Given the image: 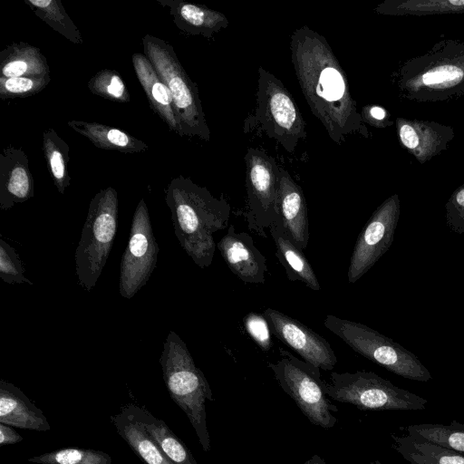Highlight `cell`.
<instances>
[{
	"label": "cell",
	"instance_id": "cell-11",
	"mask_svg": "<svg viewBox=\"0 0 464 464\" xmlns=\"http://www.w3.org/2000/svg\"><path fill=\"white\" fill-rule=\"evenodd\" d=\"M248 228L266 237L271 226L279 222L280 166L265 151L248 148L245 156Z\"/></svg>",
	"mask_w": 464,
	"mask_h": 464
},
{
	"label": "cell",
	"instance_id": "cell-39",
	"mask_svg": "<svg viewBox=\"0 0 464 464\" xmlns=\"http://www.w3.org/2000/svg\"><path fill=\"white\" fill-rule=\"evenodd\" d=\"M23 437L11 426L0 422V446L21 442Z\"/></svg>",
	"mask_w": 464,
	"mask_h": 464
},
{
	"label": "cell",
	"instance_id": "cell-20",
	"mask_svg": "<svg viewBox=\"0 0 464 464\" xmlns=\"http://www.w3.org/2000/svg\"><path fill=\"white\" fill-rule=\"evenodd\" d=\"M157 2L169 9L175 25L187 34L210 38L227 28L229 24L224 14L204 5L182 0H157Z\"/></svg>",
	"mask_w": 464,
	"mask_h": 464
},
{
	"label": "cell",
	"instance_id": "cell-5",
	"mask_svg": "<svg viewBox=\"0 0 464 464\" xmlns=\"http://www.w3.org/2000/svg\"><path fill=\"white\" fill-rule=\"evenodd\" d=\"M142 45L145 55L171 93L180 136L208 141L210 130L198 86L187 74L172 45L150 34L142 37Z\"/></svg>",
	"mask_w": 464,
	"mask_h": 464
},
{
	"label": "cell",
	"instance_id": "cell-16",
	"mask_svg": "<svg viewBox=\"0 0 464 464\" xmlns=\"http://www.w3.org/2000/svg\"><path fill=\"white\" fill-rule=\"evenodd\" d=\"M217 246L227 266L240 280L248 284L265 283L266 259L255 246L249 234L237 232L230 225Z\"/></svg>",
	"mask_w": 464,
	"mask_h": 464
},
{
	"label": "cell",
	"instance_id": "cell-28",
	"mask_svg": "<svg viewBox=\"0 0 464 464\" xmlns=\"http://www.w3.org/2000/svg\"><path fill=\"white\" fill-rule=\"evenodd\" d=\"M385 15L425 16L464 14V0H385L374 7Z\"/></svg>",
	"mask_w": 464,
	"mask_h": 464
},
{
	"label": "cell",
	"instance_id": "cell-35",
	"mask_svg": "<svg viewBox=\"0 0 464 464\" xmlns=\"http://www.w3.org/2000/svg\"><path fill=\"white\" fill-rule=\"evenodd\" d=\"M19 255L3 238H0V278L7 284L34 283L25 277Z\"/></svg>",
	"mask_w": 464,
	"mask_h": 464
},
{
	"label": "cell",
	"instance_id": "cell-14",
	"mask_svg": "<svg viewBox=\"0 0 464 464\" xmlns=\"http://www.w3.org/2000/svg\"><path fill=\"white\" fill-rule=\"evenodd\" d=\"M264 316L268 322L271 333L298 353L305 362L324 371L334 369L337 357L324 337L276 309L266 308Z\"/></svg>",
	"mask_w": 464,
	"mask_h": 464
},
{
	"label": "cell",
	"instance_id": "cell-12",
	"mask_svg": "<svg viewBox=\"0 0 464 464\" xmlns=\"http://www.w3.org/2000/svg\"><path fill=\"white\" fill-rule=\"evenodd\" d=\"M160 248L144 198L138 203L130 225L128 245L120 266V295L132 298L144 286L154 271Z\"/></svg>",
	"mask_w": 464,
	"mask_h": 464
},
{
	"label": "cell",
	"instance_id": "cell-19",
	"mask_svg": "<svg viewBox=\"0 0 464 464\" xmlns=\"http://www.w3.org/2000/svg\"><path fill=\"white\" fill-rule=\"evenodd\" d=\"M132 65L150 108L167 124L169 130L180 136V129L173 107L171 93L145 54L135 53Z\"/></svg>",
	"mask_w": 464,
	"mask_h": 464
},
{
	"label": "cell",
	"instance_id": "cell-38",
	"mask_svg": "<svg viewBox=\"0 0 464 464\" xmlns=\"http://www.w3.org/2000/svg\"><path fill=\"white\" fill-rule=\"evenodd\" d=\"M362 117L365 123L375 128H386L392 126L394 122L390 119L389 112L379 105H368L363 107Z\"/></svg>",
	"mask_w": 464,
	"mask_h": 464
},
{
	"label": "cell",
	"instance_id": "cell-27",
	"mask_svg": "<svg viewBox=\"0 0 464 464\" xmlns=\"http://www.w3.org/2000/svg\"><path fill=\"white\" fill-rule=\"evenodd\" d=\"M67 125L99 149L123 153L143 152L149 149L147 143L126 131L102 123L72 120Z\"/></svg>",
	"mask_w": 464,
	"mask_h": 464
},
{
	"label": "cell",
	"instance_id": "cell-9",
	"mask_svg": "<svg viewBox=\"0 0 464 464\" xmlns=\"http://www.w3.org/2000/svg\"><path fill=\"white\" fill-rule=\"evenodd\" d=\"M324 387L329 398L363 411L423 410L428 401L372 372H331Z\"/></svg>",
	"mask_w": 464,
	"mask_h": 464
},
{
	"label": "cell",
	"instance_id": "cell-36",
	"mask_svg": "<svg viewBox=\"0 0 464 464\" xmlns=\"http://www.w3.org/2000/svg\"><path fill=\"white\" fill-rule=\"evenodd\" d=\"M244 326L248 335L264 352H268L272 345L270 326L266 317L260 314L249 313L244 318Z\"/></svg>",
	"mask_w": 464,
	"mask_h": 464
},
{
	"label": "cell",
	"instance_id": "cell-4",
	"mask_svg": "<svg viewBox=\"0 0 464 464\" xmlns=\"http://www.w3.org/2000/svg\"><path fill=\"white\" fill-rule=\"evenodd\" d=\"M160 363L171 399L187 415L202 449L208 451L206 401H214L213 392L186 343L174 331H169L166 337Z\"/></svg>",
	"mask_w": 464,
	"mask_h": 464
},
{
	"label": "cell",
	"instance_id": "cell-21",
	"mask_svg": "<svg viewBox=\"0 0 464 464\" xmlns=\"http://www.w3.org/2000/svg\"><path fill=\"white\" fill-rule=\"evenodd\" d=\"M0 422L24 430H51L44 412L18 387L5 380H0Z\"/></svg>",
	"mask_w": 464,
	"mask_h": 464
},
{
	"label": "cell",
	"instance_id": "cell-8",
	"mask_svg": "<svg viewBox=\"0 0 464 464\" xmlns=\"http://www.w3.org/2000/svg\"><path fill=\"white\" fill-rule=\"evenodd\" d=\"M251 120L289 153L306 138L305 121L291 93L262 66L258 68L256 106Z\"/></svg>",
	"mask_w": 464,
	"mask_h": 464
},
{
	"label": "cell",
	"instance_id": "cell-18",
	"mask_svg": "<svg viewBox=\"0 0 464 464\" xmlns=\"http://www.w3.org/2000/svg\"><path fill=\"white\" fill-rule=\"evenodd\" d=\"M279 220L286 234L303 251L309 241L308 209L302 188L280 167Z\"/></svg>",
	"mask_w": 464,
	"mask_h": 464
},
{
	"label": "cell",
	"instance_id": "cell-22",
	"mask_svg": "<svg viewBox=\"0 0 464 464\" xmlns=\"http://www.w3.org/2000/svg\"><path fill=\"white\" fill-rule=\"evenodd\" d=\"M118 434L145 464H172L137 420L128 405L111 416Z\"/></svg>",
	"mask_w": 464,
	"mask_h": 464
},
{
	"label": "cell",
	"instance_id": "cell-13",
	"mask_svg": "<svg viewBox=\"0 0 464 464\" xmlns=\"http://www.w3.org/2000/svg\"><path fill=\"white\" fill-rule=\"evenodd\" d=\"M400 214L398 194L390 196L372 213L355 242L347 273L349 283L358 281L390 248Z\"/></svg>",
	"mask_w": 464,
	"mask_h": 464
},
{
	"label": "cell",
	"instance_id": "cell-34",
	"mask_svg": "<svg viewBox=\"0 0 464 464\" xmlns=\"http://www.w3.org/2000/svg\"><path fill=\"white\" fill-rule=\"evenodd\" d=\"M51 82L46 77H0V99L24 98L37 94Z\"/></svg>",
	"mask_w": 464,
	"mask_h": 464
},
{
	"label": "cell",
	"instance_id": "cell-15",
	"mask_svg": "<svg viewBox=\"0 0 464 464\" xmlns=\"http://www.w3.org/2000/svg\"><path fill=\"white\" fill-rule=\"evenodd\" d=\"M394 124L401 146L420 164L446 150L455 137L451 126L437 121L397 117Z\"/></svg>",
	"mask_w": 464,
	"mask_h": 464
},
{
	"label": "cell",
	"instance_id": "cell-33",
	"mask_svg": "<svg viewBox=\"0 0 464 464\" xmlns=\"http://www.w3.org/2000/svg\"><path fill=\"white\" fill-rule=\"evenodd\" d=\"M87 87L93 94L110 101L129 102L130 100L123 79L115 70L97 72L87 82Z\"/></svg>",
	"mask_w": 464,
	"mask_h": 464
},
{
	"label": "cell",
	"instance_id": "cell-31",
	"mask_svg": "<svg viewBox=\"0 0 464 464\" xmlns=\"http://www.w3.org/2000/svg\"><path fill=\"white\" fill-rule=\"evenodd\" d=\"M408 434L454 450L464 454V424L453 420L444 424H414L405 428Z\"/></svg>",
	"mask_w": 464,
	"mask_h": 464
},
{
	"label": "cell",
	"instance_id": "cell-26",
	"mask_svg": "<svg viewBox=\"0 0 464 464\" xmlns=\"http://www.w3.org/2000/svg\"><path fill=\"white\" fill-rule=\"evenodd\" d=\"M392 447L411 464H464V454L423 438L392 435Z\"/></svg>",
	"mask_w": 464,
	"mask_h": 464
},
{
	"label": "cell",
	"instance_id": "cell-23",
	"mask_svg": "<svg viewBox=\"0 0 464 464\" xmlns=\"http://www.w3.org/2000/svg\"><path fill=\"white\" fill-rule=\"evenodd\" d=\"M269 233L276 248V257L284 266L287 278L301 281L312 290H320L317 276L304 251L286 234L280 221L271 226Z\"/></svg>",
	"mask_w": 464,
	"mask_h": 464
},
{
	"label": "cell",
	"instance_id": "cell-1",
	"mask_svg": "<svg viewBox=\"0 0 464 464\" xmlns=\"http://www.w3.org/2000/svg\"><path fill=\"white\" fill-rule=\"evenodd\" d=\"M290 52L304 97L330 139L340 144L353 134L369 138L345 72L325 38L301 26L291 35Z\"/></svg>",
	"mask_w": 464,
	"mask_h": 464
},
{
	"label": "cell",
	"instance_id": "cell-41",
	"mask_svg": "<svg viewBox=\"0 0 464 464\" xmlns=\"http://www.w3.org/2000/svg\"><path fill=\"white\" fill-rule=\"evenodd\" d=\"M370 464H381L379 461H373V462H371Z\"/></svg>",
	"mask_w": 464,
	"mask_h": 464
},
{
	"label": "cell",
	"instance_id": "cell-24",
	"mask_svg": "<svg viewBox=\"0 0 464 464\" xmlns=\"http://www.w3.org/2000/svg\"><path fill=\"white\" fill-rule=\"evenodd\" d=\"M50 68L41 50L24 42L12 43L0 53V77H46Z\"/></svg>",
	"mask_w": 464,
	"mask_h": 464
},
{
	"label": "cell",
	"instance_id": "cell-37",
	"mask_svg": "<svg viewBox=\"0 0 464 464\" xmlns=\"http://www.w3.org/2000/svg\"><path fill=\"white\" fill-rule=\"evenodd\" d=\"M446 223L457 234H464V183L450 196L446 205Z\"/></svg>",
	"mask_w": 464,
	"mask_h": 464
},
{
	"label": "cell",
	"instance_id": "cell-40",
	"mask_svg": "<svg viewBox=\"0 0 464 464\" xmlns=\"http://www.w3.org/2000/svg\"><path fill=\"white\" fill-rule=\"evenodd\" d=\"M304 464H326V462L319 455L314 454L311 459L306 460Z\"/></svg>",
	"mask_w": 464,
	"mask_h": 464
},
{
	"label": "cell",
	"instance_id": "cell-30",
	"mask_svg": "<svg viewBox=\"0 0 464 464\" xmlns=\"http://www.w3.org/2000/svg\"><path fill=\"white\" fill-rule=\"evenodd\" d=\"M37 17L70 42L83 43L82 34L60 0H24Z\"/></svg>",
	"mask_w": 464,
	"mask_h": 464
},
{
	"label": "cell",
	"instance_id": "cell-3",
	"mask_svg": "<svg viewBox=\"0 0 464 464\" xmlns=\"http://www.w3.org/2000/svg\"><path fill=\"white\" fill-rule=\"evenodd\" d=\"M403 100L449 102L464 97V40L441 39L423 54L402 62L392 73Z\"/></svg>",
	"mask_w": 464,
	"mask_h": 464
},
{
	"label": "cell",
	"instance_id": "cell-17",
	"mask_svg": "<svg viewBox=\"0 0 464 464\" xmlns=\"http://www.w3.org/2000/svg\"><path fill=\"white\" fill-rule=\"evenodd\" d=\"M34 195L29 159L21 147L8 146L0 154V208L6 210Z\"/></svg>",
	"mask_w": 464,
	"mask_h": 464
},
{
	"label": "cell",
	"instance_id": "cell-6",
	"mask_svg": "<svg viewBox=\"0 0 464 464\" xmlns=\"http://www.w3.org/2000/svg\"><path fill=\"white\" fill-rule=\"evenodd\" d=\"M118 228V194L101 189L92 198L75 250V270L80 285L90 292L102 275Z\"/></svg>",
	"mask_w": 464,
	"mask_h": 464
},
{
	"label": "cell",
	"instance_id": "cell-2",
	"mask_svg": "<svg viewBox=\"0 0 464 464\" xmlns=\"http://www.w3.org/2000/svg\"><path fill=\"white\" fill-rule=\"evenodd\" d=\"M165 200L179 245L198 266L208 267L216 251L214 233L229 227V203L181 175L169 183Z\"/></svg>",
	"mask_w": 464,
	"mask_h": 464
},
{
	"label": "cell",
	"instance_id": "cell-7",
	"mask_svg": "<svg viewBox=\"0 0 464 464\" xmlns=\"http://www.w3.org/2000/svg\"><path fill=\"white\" fill-rule=\"evenodd\" d=\"M324 325L353 351L399 376L419 382L431 379L414 353L374 329L332 314L326 315Z\"/></svg>",
	"mask_w": 464,
	"mask_h": 464
},
{
	"label": "cell",
	"instance_id": "cell-25",
	"mask_svg": "<svg viewBox=\"0 0 464 464\" xmlns=\"http://www.w3.org/2000/svg\"><path fill=\"white\" fill-rule=\"evenodd\" d=\"M127 405L172 464H198L183 441L162 420L156 418L145 407L134 403Z\"/></svg>",
	"mask_w": 464,
	"mask_h": 464
},
{
	"label": "cell",
	"instance_id": "cell-32",
	"mask_svg": "<svg viewBox=\"0 0 464 464\" xmlns=\"http://www.w3.org/2000/svg\"><path fill=\"white\" fill-rule=\"evenodd\" d=\"M28 461L35 464H111V458L101 450L63 448L32 457Z\"/></svg>",
	"mask_w": 464,
	"mask_h": 464
},
{
	"label": "cell",
	"instance_id": "cell-29",
	"mask_svg": "<svg viewBox=\"0 0 464 464\" xmlns=\"http://www.w3.org/2000/svg\"><path fill=\"white\" fill-rule=\"evenodd\" d=\"M43 151L53 181L58 192L63 195L71 181L68 173L69 146L50 128L43 133Z\"/></svg>",
	"mask_w": 464,
	"mask_h": 464
},
{
	"label": "cell",
	"instance_id": "cell-10",
	"mask_svg": "<svg viewBox=\"0 0 464 464\" xmlns=\"http://www.w3.org/2000/svg\"><path fill=\"white\" fill-rule=\"evenodd\" d=\"M280 358L269 362L268 367L284 392L288 394L304 415L314 425L324 429L333 428L338 419V408L325 393L320 369L294 356L279 347Z\"/></svg>",
	"mask_w": 464,
	"mask_h": 464
}]
</instances>
